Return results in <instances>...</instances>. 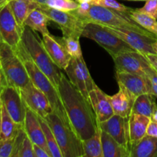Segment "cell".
<instances>
[{"label": "cell", "mask_w": 157, "mask_h": 157, "mask_svg": "<svg viewBox=\"0 0 157 157\" xmlns=\"http://www.w3.org/2000/svg\"><path fill=\"white\" fill-rule=\"evenodd\" d=\"M2 101H0V130H1V119H2Z\"/></svg>", "instance_id": "obj_47"}, {"label": "cell", "mask_w": 157, "mask_h": 157, "mask_svg": "<svg viewBox=\"0 0 157 157\" xmlns=\"http://www.w3.org/2000/svg\"><path fill=\"white\" fill-rule=\"evenodd\" d=\"M38 5L40 6H46L47 5V2L49 1V0H35Z\"/></svg>", "instance_id": "obj_43"}, {"label": "cell", "mask_w": 157, "mask_h": 157, "mask_svg": "<svg viewBox=\"0 0 157 157\" xmlns=\"http://www.w3.org/2000/svg\"><path fill=\"white\" fill-rule=\"evenodd\" d=\"M58 91L72 128L81 140L90 138L98 129V122L90 102L62 73Z\"/></svg>", "instance_id": "obj_1"}, {"label": "cell", "mask_w": 157, "mask_h": 157, "mask_svg": "<svg viewBox=\"0 0 157 157\" xmlns=\"http://www.w3.org/2000/svg\"><path fill=\"white\" fill-rule=\"evenodd\" d=\"M50 21L46 14L38 8L34 9L29 12L24 22V26H28L32 30L41 33L42 35L49 33L48 30V21Z\"/></svg>", "instance_id": "obj_26"}, {"label": "cell", "mask_w": 157, "mask_h": 157, "mask_svg": "<svg viewBox=\"0 0 157 157\" xmlns=\"http://www.w3.org/2000/svg\"><path fill=\"white\" fill-rule=\"evenodd\" d=\"M127 14L139 25L157 37V19L144 12H140L137 9H132Z\"/></svg>", "instance_id": "obj_27"}, {"label": "cell", "mask_w": 157, "mask_h": 157, "mask_svg": "<svg viewBox=\"0 0 157 157\" xmlns=\"http://www.w3.org/2000/svg\"><path fill=\"white\" fill-rule=\"evenodd\" d=\"M34 157H52L46 150L36 144H33Z\"/></svg>", "instance_id": "obj_39"}, {"label": "cell", "mask_w": 157, "mask_h": 157, "mask_svg": "<svg viewBox=\"0 0 157 157\" xmlns=\"http://www.w3.org/2000/svg\"><path fill=\"white\" fill-rule=\"evenodd\" d=\"M38 8L46 14L50 21L59 26L63 36H82V31L86 21L80 18L74 11L66 12L40 5Z\"/></svg>", "instance_id": "obj_8"}, {"label": "cell", "mask_w": 157, "mask_h": 157, "mask_svg": "<svg viewBox=\"0 0 157 157\" xmlns=\"http://www.w3.org/2000/svg\"><path fill=\"white\" fill-rule=\"evenodd\" d=\"M151 121L157 122V108L154 110L153 113H152V117H151Z\"/></svg>", "instance_id": "obj_42"}, {"label": "cell", "mask_w": 157, "mask_h": 157, "mask_svg": "<svg viewBox=\"0 0 157 157\" xmlns=\"http://www.w3.org/2000/svg\"><path fill=\"white\" fill-rule=\"evenodd\" d=\"M21 41L34 63L49 78L58 90V84L62 75V69L50 58L45 48L42 40L37 35L35 31L28 26H24L22 32Z\"/></svg>", "instance_id": "obj_3"}, {"label": "cell", "mask_w": 157, "mask_h": 157, "mask_svg": "<svg viewBox=\"0 0 157 157\" xmlns=\"http://www.w3.org/2000/svg\"><path fill=\"white\" fill-rule=\"evenodd\" d=\"M0 75L3 85L21 90L30 81L22 61L16 51L0 41Z\"/></svg>", "instance_id": "obj_4"}, {"label": "cell", "mask_w": 157, "mask_h": 157, "mask_svg": "<svg viewBox=\"0 0 157 157\" xmlns=\"http://www.w3.org/2000/svg\"><path fill=\"white\" fill-rule=\"evenodd\" d=\"M129 117H123L119 115L113 114L106 121L99 123L98 126L100 130L106 132L116 142L130 151Z\"/></svg>", "instance_id": "obj_16"}, {"label": "cell", "mask_w": 157, "mask_h": 157, "mask_svg": "<svg viewBox=\"0 0 157 157\" xmlns=\"http://www.w3.org/2000/svg\"><path fill=\"white\" fill-rule=\"evenodd\" d=\"M84 157H103L101 130L99 127L89 139L83 140Z\"/></svg>", "instance_id": "obj_29"}, {"label": "cell", "mask_w": 157, "mask_h": 157, "mask_svg": "<svg viewBox=\"0 0 157 157\" xmlns=\"http://www.w3.org/2000/svg\"><path fill=\"white\" fill-rule=\"evenodd\" d=\"M146 134L157 138V122L150 121L146 130Z\"/></svg>", "instance_id": "obj_40"}, {"label": "cell", "mask_w": 157, "mask_h": 157, "mask_svg": "<svg viewBox=\"0 0 157 157\" xmlns=\"http://www.w3.org/2000/svg\"><path fill=\"white\" fill-rule=\"evenodd\" d=\"M109 31L115 34L116 36L127 43L132 49L143 54V55L148 54H155L152 48V44L157 41L156 38L148 36L135 31L129 30L126 29L111 27L104 25Z\"/></svg>", "instance_id": "obj_12"}, {"label": "cell", "mask_w": 157, "mask_h": 157, "mask_svg": "<svg viewBox=\"0 0 157 157\" xmlns=\"http://www.w3.org/2000/svg\"><path fill=\"white\" fill-rule=\"evenodd\" d=\"M115 70L118 71L146 76L145 70L149 65L145 55L135 50L126 51L112 58Z\"/></svg>", "instance_id": "obj_14"}, {"label": "cell", "mask_w": 157, "mask_h": 157, "mask_svg": "<svg viewBox=\"0 0 157 157\" xmlns=\"http://www.w3.org/2000/svg\"><path fill=\"white\" fill-rule=\"evenodd\" d=\"M86 21H93V22L99 23L103 25L111 26V27L129 29V30L135 31L143 35L157 38L155 35L148 32L147 30L135 22L128 15L127 12H121L112 10V9L100 6H96V5H91Z\"/></svg>", "instance_id": "obj_6"}, {"label": "cell", "mask_w": 157, "mask_h": 157, "mask_svg": "<svg viewBox=\"0 0 157 157\" xmlns=\"http://www.w3.org/2000/svg\"><path fill=\"white\" fill-rule=\"evenodd\" d=\"M82 36L95 41L114 58L118 54L134 50L123 40L109 31L106 26L93 21H86L82 31Z\"/></svg>", "instance_id": "obj_7"}, {"label": "cell", "mask_w": 157, "mask_h": 157, "mask_svg": "<svg viewBox=\"0 0 157 157\" xmlns=\"http://www.w3.org/2000/svg\"><path fill=\"white\" fill-rule=\"evenodd\" d=\"M19 91L26 107L38 116L45 118L48 114L53 112L46 95L37 88L31 81Z\"/></svg>", "instance_id": "obj_13"}, {"label": "cell", "mask_w": 157, "mask_h": 157, "mask_svg": "<svg viewBox=\"0 0 157 157\" xmlns=\"http://www.w3.org/2000/svg\"><path fill=\"white\" fill-rule=\"evenodd\" d=\"M65 71L69 81L79 90L83 97L89 101V93L93 88L95 82L89 74L83 57H72Z\"/></svg>", "instance_id": "obj_9"}, {"label": "cell", "mask_w": 157, "mask_h": 157, "mask_svg": "<svg viewBox=\"0 0 157 157\" xmlns=\"http://www.w3.org/2000/svg\"><path fill=\"white\" fill-rule=\"evenodd\" d=\"M23 127H20L14 122L7 110L2 105V119L1 130H0V139H12L15 137L18 130Z\"/></svg>", "instance_id": "obj_28"}, {"label": "cell", "mask_w": 157, "mask_h": 157, "mask_svg": "<svg viewBox=\"0 0 157 157\" xmlns=\"http://www.w3.org/2000/svg\"><path fill=\"white\" fill-rule=\"evenodd\" d=\"M10 0H0V9H1L2 6H4L5 5L8 4Z\"/></svg>", "instance_id": "obj_44"}, {"label": "cell", "mask_w": 157, "mask_h": 157, "mask_svg": "<svg viewBox=\"0 0 157 157\" xmlns=\"http://www.w3.org/2000/svg\"><path fill=\"white\" fill-rule=\"evenodd\" d=\"M151 118L143 115L131 113L129 117V142L131 146L139 141L145 135Z\"/></svg>", "instance_id": "obj_20"}, {"label": "cell", "mask_w": 157, "mask_h": 157, "mask_svg": "<svg viewBox=\"0 0 157 157\" xmlns=\"http://www.w3.org/2000/svg\"><path fill=\"white\" fill-rule=\"evenodd\" d=\"M75 1L79 4V3H83V2H90L92 0H75Z\"/></svg>", "instance_id": "obj_46"}, {"label": "cell", "mask_w": 157, "mask_h": 157, "mask_svg": "<svg viewBox=\"0 0 157 157\" xmlns=\"http://www.w3.org/2000/svg\"><path fill=\"white\" fill-rule=\"evenodd\" d=\"M156 108L155 96L151 94H143L135 98L131 113L151 118L154 110Z\"/></svg>", "instance_id": "obj_25"}, {"label": "cell", "mask_w": 157, "mask_h": 157, "mask_svg": "<svg viewBox=\"0 0 157 157\" xmlns=\"http://www.w3.org/2000/svg\"><path fill=\"white\" fill-rule=\"evenodd\" d=\"M89 98L98 124L106 121L114 114L109 96L105 94L95 84L93 88L89 91Z\"/></svg>", "instance_id": "obj_17"}, {"label": "cell", "mask_w": 157, "mask_h": 157, "mask_svg": "<svg viewBox=\"0 0 157 157\" xmlns=\"http://www.w3.org/2000/svg\"><path fill=\"white\" fill-rule=\"evenodd\" d=\"M45 119L54 133L62 157H84L83 141L72 127L66 125L54 112Z\"/></svg>", "instance_id": "obj_5"}, {"label": "cell", "mask_w": 157, "mask_h": 157, "mask_svg": "<svg viewBox=\"0 0 157 157\" xmlns=\"http://www.w3.org/2000/svg\"><path fill=\"white\" fill-rule=\"evenodd\" d=\"M115 78L119 87L123 88L133 100L143 94H152L150 84L146 76L116 71Z\"/></svg>", "instance_id": "obj_15"}, {"label": "cell", "mask_w": 157, "mask_h": 157, "mask_svg": "<svg viewBox=\"0 0 157 157\" xmlns=\"http://www.w3.org/2000/svg\"><path fill=\"white\" fill-rule=\"evenodd\" d=\"M137 9L157 19V0H147L143 7Z\"/></svg>", "instance_id": "obj_37"}, {"label": "cell", "mask_w": 157, "mask_h": 157, "mask_svg": "<svg viewBox=\"0 0 157 157\" xmlns=\"http://www.w3.org/2000/svg\"><path fill=\"white\" fill-rule=\"evenodd\" d=\"M42 43L52 61L59 68L65 71L72 56L68 53L58 38H55L50 33L44 34L42 35Z\"/></svg>", "instance_id": "obj_18"}, {"label": "cell", "mask_w": 157, "mask_h": 157, "mask_svg": "<svg viewBox=\"0 0 157 157\" xmlns=\"http://www.w3.org/2000/svg\"><path fill=\"white\" fill-rule=\"evenodd\" d=\"M1 101L14 122L23 127L27 107L19 90L12 86L3 85L1 90Z\"/></svg>", "instance_id": "obj_10"}, {"label": "cell", "mask_w": 157, "mask_h": 157, "mask_svg": "<svg viewBox=\"0 0 157 157\" xmlns=\"http://www.w3.org/2000/svg\"><path fill=\"white\" fill-rule=\"evenodd\" d=\"M145 74L150 84L152 94L157 98V71L149 64L145 70Z\"/></svg>", "instance_id": "obj_36"}, {"label": "cell", "mask_w": 157, "mask_h": 157, "mask_svg": "<svg viewBox=\"0 0 157 157\" xmlns=\"http://www.w3.org/2000/svg\"><path fill=\"white\" fill-rule=\"evenodd\" d=\"M90 3L91 5L103 6V7L121 12H129L132 9L131 8L119 3L117 0H92Z\"/></svg>", "instance_id": "obj_33"}, {"label": "cell", "mask_w": 157, "mask_h": 157, "mask_svg": "<svg viewBox=\"0 0 157 157\" xmlns=\"http://www.w3.org/2000/svg\"><path fill=\"white\" fill-rule=\"evenodd\" d=\"M38 120H39L40 124L42 128L43 132H44L45 138H46V144H47L49 150L50 151L52 157H62L60 149L57 144L56 140H55L54 133H52L49 124L46 121V120L44 117L38 116Z\"/></svg>", "instance_id": "obj_30"}, {"label": "cell", "mask_w": 157, "mask_h": 157, "mask_svg": "<svg viewBox=\"0 0 157 157\" xmlns=\"http://www.w3.org/2000/svg\"><path fill=\"white\" fill-rule=\"evenodd\" d=\"M129 157H157V138L145 135L131 146Z\"/></svg>", "instance_id": "obj_22"}, {"label": "cell", "mask_w": 157, "mask_h": 157, "mask_svg": "<svg viewBox=\"0 0 157 157\" xmlns=\"http://www.w3.org/2000/svg\"><path fill=\"white\" fill-rule=\"evenodd\" d=\"M101 142L103 157H129V150L103 130H101Z\"/></svg>", "instance_id": "obj_23"}, {"label": "cell", "mask_w": 157, "mask_h": 157, "mask_svg": "<svg viewBox=\"0 0 157 157\" xmlns=\"http://www.w3.org/2000/svg\"><path fill=\"white\" fill-rule=\"evenodd\" d=\"M79 38L78 36H62L59 41L65 46L68 53L74 58H79L83 56L81 46L79 43Z\"/></svg>", "instance_id": "obj_31"}, {"label": "cell", "mask_w": 157, "mask_h": 157, "mask_svg": "<svg viewBox=\"0 0 157 157\" xmlns=\"http://www.w3.org/2000/svg\"><path fill=\"white\" fill-rule=\"evenodd\" d=\"M18 157H34L33 144L26 135L18 151Z\"/></svg>", "instance_id": "obj_35"}, {"label": "cell", "mask_w": 157, "mask_h": 157, "mask_svg": "<svg viewBox=\"0 0 157 157\" xmlns=\"http://www.w3.org/2000/svg\"><path fill=\"white\" fill-rule=\"evenodd\" d=\"M28 1H35V0H28Z\"/></svg>", "instance_id": "obj_51"}, {"label": "cell", "mask_w": 157, "mask_h": 157, "mask_svg": "<svg viewBox=\"0 0 157 157\" xmlns=\"http://www.w3.org/2000/svg\"><path fill=\"white\" fill-rule=\"evenodd\" d=\"M111 105L114 114L119 115L123 117H129L132 112L135 100L132 99L123 88L119 90L113 96L109 97Z\"/></svg>", "instance_id": "obj_21"}, {"label": "cell", "mask_w": 157, "mask_h": 157, "mask_svg": "<svg viewBox=\"0 0 157 157\" xmlns=\"http://www.w3.org/2000/svg\"><path fill=\"white\" fill-rule=\"evenodd\" d=\"M46 6L58 10L71 12L78 8V3L75 0H49Z\"/></svg>", "instance_id": "obj_32"}, {"label": "cell", "mask_w": 157, "mask_h": 157, "mask_svg": "<svg viewBox=\"0 0 157 157\" xmlns=\"http://www.w3.org/2000/svg\"><path fill=\"white\" fill-rule=\"evenodd\" d=\"M15 138L0 139V157H12L14 151Z\"/></svg>", "instance_id": "obj_34"}, {"label": "cell", "mask_w": 157, "mask_h": 157, "mask_svg": "<svg viewBox=\"0 0 157 157\" xmlns=\"http://www.w3.org/2000/svg\"><path fill=\"white\" fill-rule=\"evenodd\" d=\"M90 7H91L90 2L79 3V4H78V8H77L75 10H74V12H75L76 15H78L80 18H83V19L86 21V18H87V15H88V13H89V9H90Z\"/></svg>", "instance_id": "obj_38"}, {"label": "cell", "mask_w": 157, "mask_h": 157, "mask_svg": "<svg viewBox=\"0 0 157 157\" xmlns=\"http://www.w3.org/2000/svg\"><path fill=\"white\" fill-rule=\"evenodd\" d=\"M152 48H153L155 53L157 55V41H155V42L153 43V44H152Z\"/></svg>", "instance_id": "obj_45"}, {"label": "cell", "mask_w": 157, "mask_h": 157, "mask_svg": "<svg viewBox=\"0 0 157 157\" xmlns=\"http://www.w3.org/2000/svg\"><path fill=\"white\" fill-rule=\"evenodd\" d=\"M22 32V29L17 24L9 4L5 5L0 9V35L2 40L15 50L21 41Z\"/></svg>", "instance_id": "obj_11"}, {"label": "cell", "mask_w": 157, "mask_h": 157, "mask_svg": "<svg viewBox=\"0 0 157 157\" xmlns=\"http://www.w3.org/2000/svg\"><path fill=\"white\" fill-rule=\"evenodd\" d=\"M23 129L32 144L42 147L44 150H46V152H48L51 155L49 147L46 144L44 132L40 124L38 115L28 107L26 108Z\"/></svg>", "instance_id": "obj_19"}, {"label": "cell", "mask_w": 157, "mask_h": 157, "mask_svg": "<svg viewBox=\"0 0 157 157\" xmlns=\"http://www.w3.org/2000/svg\"><path fill=\"white\" fill-rule=\"evenodd\" d=\"M9 4L17 24L22 30L24 28V22L29 12L39 6L36 2L28 0H10Z\"/></svg>", "instance_id": "obj_24"}, {"label": "cell", "mask_w": 157, "mask_h": 157, "mask_svg": "<svg viewBox=\"0 0 157 157\" xmlns=\"http://www.w3.org/2000/svg\"><path fill=\"white\" fill-rule=\"evenodd\" d=\"M0 41H2V38H1V35H0Z\"/></svg>", "instance_id": "obj_50"}, {"label": "cell", "mask_w": 157, "mask_h": 157, "mask_svg": "<svg viewBox=\"0 0 157 157\" xmlns=\"http://www.w3.org/2000/svg\"><path fill=\"white\" fill-rule=\"evenodd\" d=\"M151 67L157 71V55L156 54H148L145 55Z\"/></svg>", "instance_id": "obj_41"}, {"label": "cell", "mask_w": 157, "mask_h": 157, "mask_svg": "<svg viewBox=\"0 0 157 157\" xmlns=\"http://www.w3.org/2000/svg\"><path fill=\"white\" fill-rule=\"evenodd\" d=\"M0 101H1V90H0Z\"/></svg>", "instance_id": "obj_49"}, {"label": "cell", "mask_w": 157, "mask_h": 157, "mask_svg": "<svg viewBox=\"0 0 157 157\" xmlns=\"http://www.w3.org/2000/svg\"><path fill=\"white\" fill-rule=\"evenodd\" d=\"M15 51L22 61L26 67V71L29 75V79L32 81V84L46 95L52 106L54 113H56L66 125L72 127L66 110L63 107L58 90L52 84L49 78L34 63L29 54L25 48L22 41H20Z\"/></svg>", "instance_id": "obj_2"}, {"label": "cell", "mask_w": 157, "mask_h": 157, "mask_svg": "<svg viewBox=\"0 0 157 157\" xmlns=\"http://www.w3.org/2000/svg\"><path fill=\"white\" fill-rule=\"evenodd\" d=\"M124 1H133V2H146L147 0H124Z\"/></svg>", "instance_id": "obj_48"}]
</instances>
